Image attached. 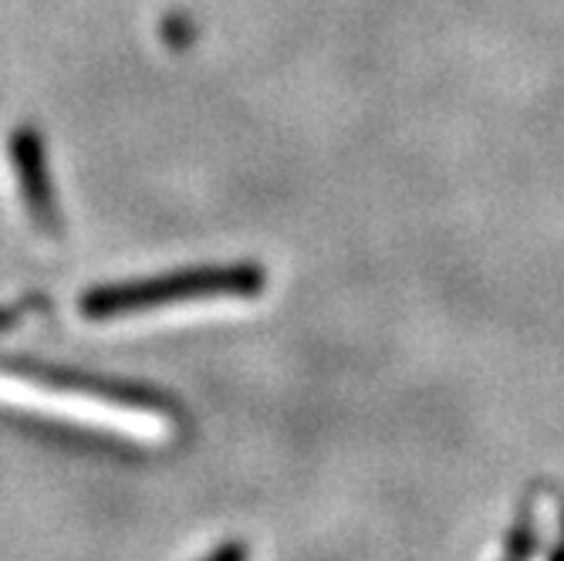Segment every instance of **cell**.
<instances>
[{"mask_svg":"<svg viewBox=\"0 0 564 561\" xmlns=\"http://www.w3.org/2000/svg\"><path fill=\"white\" fill-rule=\"evenodd\" d=\"M203 561H247V548L243 544H224L214 554H207Z\"/></svg>","mask_w":564,"mask_h":561,"instance_id":"277c9868","label":"cell"},{"mask_svg":"<svg viewBox=\"0 0 564 561\" xmlns=\"http://www.w3.org/2000/svg\"><path fill=\"white\" fill-rule=\"evenodd\" d=\"M11 163H14L18 186L24 193L31 220L41 230L55 234L58 230V203H55V190H51V180H47L44 145L34 129H18L11 136Z\"/></svg>","mask_w":564,"mask_h":561,"instance_id":"3957f363","label":"cell"},{"mask_svg":"<svg viewBox=\"0 0 564 561\" xmlns=\"http://www.w3.org/2000/svg\"><path fill=\"white\" fill-rule=\"evenodd\" d=\"M4 376L24 382L28 389H41L51 399H68V402H82V406H95L101 413H116V417H129L139 430H160L166 420V406L163 399L149 396L142 389L132 386H119V382H106V379H88V376H75V373H55V369H37V366H4L0 369Z\"/></svg>","mask_w":564,"mask_h":561,"instance_id":"7a4b0ae2","label":"cell"},{"mask_svg":"<svg viewBox=\"0 0 564 561\" xmlns=\"http://www.w3.org/2000/svg\"><path fill=\"white\" fill-rule=\"evenodd\" d=\"M11 322H14V315H11V312H0V328L11 325Z\"/></svg>","mask_w":564,"mask_h":561,"instance_id":"5b68a950","label":"cell"},{"mask_svg":"<svg viewBox=\"0 0 564 561\" xmlns=\"http://www.w3.org/2000/svg\"><path fill=\"white\" fill-rule=\"evenodd\" d=\"M264 291V274L253 265H227V268H189L163 278H149L135 284L98 288L82 298V312L91 322L139 315L160 304L199 301V298H253Z\"/></svg>","mask_w":564,"mask_h":561,"instance_id":"6da1fadb","label":"cell"}]
</instances>
